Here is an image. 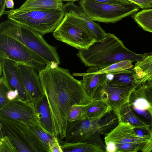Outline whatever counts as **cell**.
I'll return each mask as SVG.
<instances>
[{
	"mask_svg": "<svg viewBox=\"0 0 152 152\" xmlns=\"http://www.w3.org/2000/svg\"><path fill=\"white\" fill-rule=\"evenodd\" d=\"M59 65L48 64L38 74L50 111L53 135L62 140L66 136L72 106L88 105L93 99L86 93L81 80Z\"/></svg>",
	"mask_w": 152,
	"mask_h": 152,
	"instance_id": "1",
	"label": "cell"
},
{
	"mask_svg": "<svg viewBox=\"0 0 152 152\" xmlns=\"http://www.w3.org/2000/svg\"><path fill=\"white\" fill-rule=\"evenodd\" d=\"M147 54L134 53L126 48L114 34L108 33L105 38L96 41L87 49L79 50L77 55L86 66L104 68L122 61H140Z\"/></svg>",
	"mask_w": 152,
	"mask_h": 152,
	"instance_id": "2",
	"label": "cell"
},
{
	"mask_svg": "<svg viewBox=\"0 0 152 152\" xmlns=\"http://www.w3.org/2000/svg\"><path fill=\"white\" fill-rule=\"evenodd\" d=\"M118 123V118L112 110L94 118H85L69 122L65 142L92 144L106 152V145L100 135H105Z\"/></svg>",
	"mask_w": 152,
	"mask_h": 152,
	"instance_id": "3",
	"label": "cell"
},
{
	"mask_svg": "<svg viewBox=\"0 0 152 152\" xmlns=\"http://www.w3.org/2000/svg\"><path fill=\"white\" fill-rule=\"evenodd\" d=\"M0 34L20 42L42 58L47 64L51 63L60 64L56 48L48 44L37 31L8 19L0 23Z\"/></svg>",
	"mask_w": 152,
	"mask_h": 152,
	"instance_id": "4",
	"label": "cell"
},
{
	"mask_svg": "<svg viewBox=\"0 0 152 152\" xmlns=\"http://www.w3.org/2000/svg\"><path fill=\"white\" fill-rule=\"evenodd\" d=\"M9 19L39 32L42 35L53 33L64 16L61 9L20 10L6 11Z\"/></svg>",
	"mask_w": 152,
	"mask_h": 152,
	"instance_id": "5",
	"label": "cell"
},
{
	"mask_svg": "<svg viewBox=\"0 0 152 152\" xmlns=\"http://www.w3.org/2000/svg\"><path fill=\"white\" fill-rule=\"evenodd\" d=\"M0 128L20 152H50L49 148L22 122L0 115Z\"/></svg>",
	"mask_w": 152,
	"mask_h": 152,
	"instance_id": "6",
	"label": "cell"
},
{
	"mask_svg": "<svg viewBox=\"0 0 152 152\" xmlns=\"http://www.w3.org/2000/svg\"><path fill=\"white\" fill-rule=\"evenodd\" d=\"M64 12L62 20L53 33L55 39L79 50L87 49L96 41L93 32L82 20Z\"/></svg>",
	"mask_w": 152,
	"mask_h": 152,
	"instance_id": "7",
	"label": "cell"
},
{
	"mask_svg": "<svg viewBox=\"0 0 152 152\" xmlns=\"http://www.w3.org/2000/svg\"><path fill=\"white\" fill-rule=\"evenodd\" d=\"M80 6L92 20L114 23L124 18L132 15L141 9L131 1L116 4L98 2L92 0H80Z\"/></svg>",
	"mask_w": 152,
	"mask_h": 152,
	"instance_id": "8",
	"label": "cell"
},
{
	"mask_svg": "<svg viewBox=\"0 0 152 152\" xmlns=\"http://www.w3.org/2000/svg\"><path fill=\"white\" fill-rule=\"evenodd\" d=\"M5 60L32 67L38 72L47 65L42 58L22 43L0 34V61Z\"/></svg>",
	"mask_w": 152,
	"mask_h": 152,
	"instance_id": "9",
	"label": "cell"
},
{
	"mask_svg": "<svg viewBox=\"0 0 152 152\" xmlns=\"http://www.w3.org/2000/svg\"><path fill=\"white\" fill-rule=\"evenodd\" d=\"M137 86L108 78L105 84L97 91L93 99L104 102L115 111L129 102L132 92Z\"/></svg>",
	"mask_w": 152,
	"mask_h": 152,
	"instance_id": "10",
	"label": "cell"
},
{
	"mask_svg": "<svg viewBox=\"0 0 152 152\" xmlns=\"http://www.w3.org/2000/svg\"><path fill=\"white\" fill-rule=\"evenodd\" d=\"M0 115L20 121L26 125L39 124L34 103L20 96L0 108Z\"/></svg>",
	"mask_w": 152,
	"mask_h": 152,
	"instance_id": "11",
	"label": "cell"
},
{
	"mask_svg": "<svg viewBox=\"0 0 152 152\" xmlns=\"http://www.w3.org/2000/svg\"><path fill=\"white\" fill-rule=\"evenodd\" d=\"M129 102L132 110L150 120L152 128V86L147 82L140 84L132 92Z\"/></svg>",
	"mask_w": 152,
	"mask_h": 152,
	"instance_id": "12",
	"label": "cell"
},
{
	"mask_svg": "<svg viewBox=\"0 0 152 152\" xmlns=\"http://www.w3.org/2000/svg\"><path fill=\"white\" fill-rule=\"evenodd\" d=\"M20 74L25 89L27 100L33 102L36 107L45 97L38 74L33 68L19 65Z\"/></svg>",
	"mask_w": 152,
	"mask_h": 152,
	"instance_id": "13",
	"label": "cell"
},
{
	"mask_svg": "<svg viewBox=\"0 0 152 152\" xmlns=\"http://www.w3.org/2000/svg\"><path fill=\"white\" fill-rule=\"evenodd\" d=\"M135 128L129 123L118 121L117 126L105 135V144L110 142L115 144L133 143L145 145L148 143L149 138L139 136Z\"/></svg>",
	"mask_w": 152,
	"mask_h": 152,
	"instance_id": "14",
	"label": "cell"
},
{
	"mask_svg": "<svg viewBox=\"0 0 152 152\" xmlns=\"http://www.w3.org/2000/svg\"><path fill=\"white\" fill-rule=\"evenodd\" d=\"M19 65L10 60H0V75L3 76L6 82L12 89L18 91L21 98L27 100L26 91L20 74Z\"/></svg>",
	"mask_w": 152,
	"mask_h": 152,
	"instance_id": "15",
	"label": "cell"
},
{
	"mask_svg": "<svg viewBox=\"0 0 152 152\" xmlns=\"http://www.w3.org/2000/svg\"><path fill=\"white\" fill-rule=\"evenodd\" d=\"M107 74L95 73L90 66L86 73L74 72L72 75L74 76L83 77L81 81L84 89L87 94L93 99L98 89L106 83L108 79Z\"/></svg>",
	"mask_w": 152,
	"mask_h": 152,
	"instance_id": "16",
	"label": "cell"
},
{
	"mask_svg": "<svg viewBox=\"0 0 152 152\" xmlns=\"http://www.w3.org/2000/svg\"><path fill=\"white\" fill-rule=\"evenodd\" d=\"M63 8L64 12L72 14L85 23L94 34L96 41L103 39L107 36V33L98 23L90 19L80 6L75 5L73 2H68L64 5Z\"/></svg>",
	"mask_w": 152,
	"mask_h": 152,
	"instance_id": "17",
	"label": "cell"
},
{
	"mask_svg": "<svg viewBox=\"0 0 152 152\" xmlns=\"http://www.w3.org/2000/svg\"><path fill=\"white\" fill-rule=\"evenodd\" d=\"M113 111L116 115L118 121L129 123L134 126L135 128L144 130L150 134L151 129L150 125L142 120L133 112L129 102Z\"/></svg>",
	"mask_w": 152,
	"mask_h": 152,
	"instance_id": "18",
	"label": "cell"
},
{
	"mask_svg": "<svg viewBox=\"0 0 152 152\" xmlns=\"http://www.w3.org/2000/svg\"><path fill=\"white\" fill-rule=\"evenodd\" d=\"M36 109L39 118L40 126L47 133L54 136L50 111L45 96L38 104Z\"/></svg>",
	"mask_w": 152,
	"mask_h": 152,
	"instance_id": "19",
	"label": "cell"
},
{
	"mask_svg": "<svg viewBox=\"0 0 152 152\" xmlns=\"http://www.w3.org/2000/svg\"><path fill=\"white\" fill-rule=\"evenodd\" d=\"M61 0H26L18 9L20 10H50L63 9Z\"/></svg>",
	"mask_w": 152,
	"mask_h": 152,
	"instance_id": "20",
	"label": "cell"
},
{
	"mask_svg": "<svg viewBox=\"0 0 152 152\" xmlns=\"http://www.w3.org/2000/svg\"><path fill=\"white\" fill-rule=\"evenodd\" d=\"M61 140V146L65 152H104L102 148L94 144L86 142L68 143Z\"/></svg>",
	"mask_w": 152,
	"mask_h": 152,
	"instance_id": "21",
	"label": "cell"
},
{
	"mask_svg": "<svg viewBox=\"0 0 152 152\" xmlns=\"http://www.w3.org/2000/svg\"><path fill=\"white\" fill-rule=\"evenodd\" d=\"M108 74L110 76V77H112L108 79L110 80L134 86H137L141 84L133 68Z\"/></svg>",
	"mask_w": 152,
	"mask_h": 152,
	"instance_id": "22",
	"label": "cell"
},
{
	"mask_svg": "<svg viewBox=\"0 0 152 152\" xmlns=\"http://www.w3.org/2000/svg\"><path fill=\"white\" fill-rule=\"evenodd\" d=\"M132 17L140 27L152 33V8L143 9L132 15Z\"/></svg>",
	"mask_w": 152,
	"mask_h": 152,
	"instance_id": "23",
	"label": "cell"
},
{
	"mask_svg": "<svg viewBox=\"0 0 152 152\" xmlns=\"http://www.w3.org/2000/svg\"><path fill=\"white\" fill-rule=\"evenodd\" d=\"M112 110V108L104 102L93 99L86 107L84 118H94Z\"/></svg>",
	"mask_w": 152,
	"mask_h": 152,
	"instance_id": "24",
	"label": "cell"
},
{
	"mask_svg": "<svg viewBox=\"0 0 152 152\" xmlns=\"http://www.w3.org/2000/svg\"><path fill=\"white\" fill-rule=\"evenodd\" d=\"M131 60H124L113 64L104 68L91 66L93 72L97 74H111L130 69L133 66Z\"/></svg>",
	"mask_w": 152,
	"mask_h": 152,
	"instance_id": "25",
	"label": "cell"
},
{
	"mask_svg": "<svg viewBox=\"0 0 152 152\" xmlns=\"http://www.w3.org/2000/svg\"><path fill=\"white\" fill-rule=\"evenodd\" d=\"M140 83L147 82L148 78L152 75V62L133 67Z\"/></svg>",
	"mask_w": 152,
	"mask_h": 152,
	"instance_id": "26",
	"label": "cell"
},
{
	"mask_svg": "<svg viewBox=\"0 0 152 152\" xmlns=\"http://www.w3.org/2000/svg\"><path fill=\"white\" fill-rule=\"evenodd\" d=\"M89 104L86 105H73L71 107L68 115L69 122H72L84 118L86 107Z\"/></svg>",
	"mask_w": 152,
	"mask_h": 152,
	"instance_id": "27",
	"label": "cell"
},
{
	"mask_svg": "<svg viewBox=\"0 0 152 152\" xmlns=\"http://www.w3.org/2000/svg\"><path fill=\"white\" fill-rule=\"evenodd\" d=\"M27 125L34 132L42 141L49 147V144L54 136H52L47 133L40 126L39 124Z\"/></svg>",
	"mask_w": 152,
	"mask_h": 152,
	"instance_id": "28",
	"label": "cell"
},
{
	"mask_svg": "<svg viewBox=\"0 0 152 152\" xmlns=\"http://www.w3.org/2000/svg\"><path fill=\"white\" fill-rule=\"evenodd\" d=\"M144 145L133 143L115 144L116 152H137L141 151Z\"/></svg>",
	"mask_w": 152,
	"mask_h": 152,
	"instance_id": "29",
	"label": "cell"
},
{
	"mask_svg": "<svg viewBox=\"0 0 152 152\" xmlns=\"http://www.w3.org/2000/svg\"><path fill=\"white\" fill-rule=\"evenodd\" d=\"M12 89L5 80L3 76H1L0 78V108L2 107L10 101L7 97L8 91Z\"/></svg>",
	"mask_w": 152,
	"mask_h": 152,
	"instance_id": "30",
	"label": "cell"
},
{
	"mask_svg": "<svg viewBox=\"0 0 152 152\" xmlns=\"http://www.w3.org/2000/svg\"><path fill=\"white\" fill-rule=\"evenodd\" d=\"M0 152H18L9 137L6 135L0 138Z\"/></svg>",
	"mask_w": 152,
	"mask_h": 152,
	"instance_id": "31",
	"label": "cell"
},
{
	"mask_svg": "<svg viewBox=\"0 0 152 152\" xmlns=\"http://www.w3.org/2000/svg\"><path fill=\"white\" fill-rule=\"evenodd\" d=\"M58 140L57 137L55 136L53 137L49 145L50 152H63Z\"/></svg>",
	"mask_w": 152,
	"mask_h": 152,
	"instance_id": "32",
	"label": "cell"
},
{
	"mask_svg": "<svg viewBox=\"0 0 152 152\" xmlns=\"http://www.w3.org/2000/svg\"><path fill=\"white\" fill-rule=\"evenodd\" d=\"M139 6L143 9L152 8V0H128Z\"/></svg>",
	"mask_w": 152,
	"mask_h": 152,
	"instance_id": "33",
	"label": "cell"
},
{
	"mask_svg": "<svg viewBox=\"0 0 152 152\" xmlns=\"http://www.w3.org/2000/svg\"><path fill=\"white\" fill-rule=\"evenodd\" d=\"M149 140L148 142L144 145L141 151L143 152H152V128L150 132Z\"/></svg>",
	"mask_w": 152,
	"mask_h": 152,
	"instance_id": "34",
	"label": "cell"
},
{
	"mask_svg": "<svg viewBox=\"0 0 152 152\" xmlns=\"http://www.w3.org/2000/svg\"><path fill=\"white\" fill-rule=\"evenodd\" d=\"M152 62V52L147 53V56L140 61L136 62L134 66H141Z\"/></svg>",
	"mask_w": 152,
	"mask_h": 152,
	"instance_id": "35",
	"label": "cell"
},
{
	"mask_svg": "<svg viewBox=\"0 0 152 152\" xmlns=\"http://www.w3.org/2000/svg\"><path fill=\"white\" fill-rule=\"evenodd\" d=\"M7 96L8 99L10 101H13L20 96L18 91L13 89L8 90L7 92Z\"/></svg>",
	"mask_w": 152,
	"mask_h": 152,
	"instance_id": "36",
	"label": "cell"
},
{
	"mask_svg": "<svg viewBox=\"0 0 152 152\" xmlns=\"http://www.w3.org/2000/svg\"><path fill=\"white\" fill-rule=\"evenodd\" d=\"M95 1L112 4H121L127 3L129 1L128 0H92Z\"/></svg>",
	"mask_w": 152,
	"mask_h": 152,
	"instance_id": "37",
	"label": "cell"
},
{
	"mask_svg": "<svg viewBox=\"0 0 152 152\" xmlns=\"http://www.w3.org/2000/svg\"><path fill=\"white\" fill-rule=\"evenodd\" d=\"M106 145L105 151L107 152H116V147L115 144L114 143L110 142Z\"/></svg>",
	"mask_w": 152,
	"mask_h": 152,
	"instance_id": "38",
	"label": "cell"
},
{
	"mask_svg": "<svg viewBox=\"0 0 152 152\" xmlns=\"http://www.w3.org/2000/svg\"><path fill=\"white\" fill-rule=\"evenodd\" d=\"M6 0H0V17L4 14H6V11L5 10V3Z\"/></svg>",
	"mask_w": 152,
	"mask_h": 152,
	"instance_id": "39",
	"label": "cell"
},
{
	"mask_svg": "<svg viewBox=\"0 0 152 152\" xmlns=\"http://www.w3.org/2000/svg\"><path fill=\"white\" fill-rule=\"evenodd\" d=\"M14 5V2L13 0H6L5 6L6 8L13 9Z\"/></svg>",
	"mask_w": 152,
	"mask_h": 152,
	"instance_id": "40",
	"label": "cell"
},
{
	"mask_svg": "<svg viewBox=\"0 0 152 152\" xmlns=\"http://www.w3.org/2000/svg\"><path fill=\"white\" fill-rule=\"evenodd\" d=\"M147 82L152 86V75L148 78Z\"/></svg>",
	"mask_w": 152,
	"mask_h": 152,
	"instance_id": "41",
	"label": "cell"
},
{
	"mask_svg": "<svg viewBox=\"0 0 152 152\" xmlns=\"http://www.w3.org/2000/svg\"><path fill=\"white\" fill-rule=\"evenodd\" d=\"M62 1H65L67 2H74L75 1H79L80 0H61Z\"/></svg>",
	"mask_w": 152,
	"mask_h": 152,
	"instance_id": "42",
	"label": "cell"
}]
</instances>
